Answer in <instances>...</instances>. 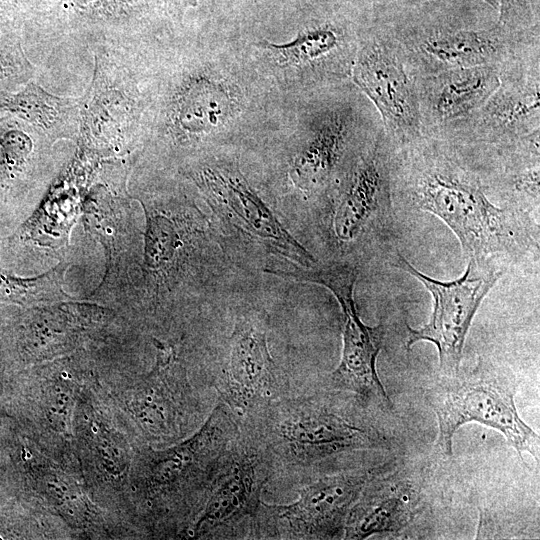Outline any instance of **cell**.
Returning <instances> with one entry per match:
<instances>
[{
  "label": "cell",
  "mask_w": 540,
  "mask_h": 540,
  "mask_svg": "<svg viewBox=\"0 0 540 540\" xmlns=\"http://www.w3.org/2000/svg\"><path fill=\"white\" fill-rule=\"evenodd\" d=\"M366 405L353 393L323 387L288 392L242 418L240 429L265 460L269 484L297 488L339 456L387 449L389 439L365 416Z\"/></svg>",
  "instance_id": "6da1fadb"
},
{
  "label": "cell",
  "mask_w": 540,
  "mask_h": 540,
  "mask_svg": "<svg viewBox=\"0 0 540 540\" xmlns=\"http://www.w3.org/2000/svg\"><path fill=\"white\" fill-rule=\"evenodd\" d=\"M392 187L445 222L469 261L490 264L525 246V218L489 200L480 176L460 160L448 139L424 135L396 148Z\"/></svg>",
  "instance_id": "7a4b0ae2"
},
{
  "label": "cell",
  "mask_w": 540,
  "mask_h": 540,
  "mask_svg": "<svg viewBox=\"0 0 540 540\" xmlns=\"http://www.w3.org/2000/svg\"><path fill=\"white\" fill-rule=\"evenodd\" d=\"M517 387L512 373L482 361L469 371L440 374L425 392L438 424V450L451 456L456 431L477 422L499 431L521 459L529 453L539 463L540 438L517 411Z\"/></svg>",
  "instance_id": "3957f363"
},
{
  "label": "cell",
  "mask_w": 540,
  "mask_h": 540,
  "mask_svg": "<svg viewBox=\"0 0 540 540\" xmlns=\"http://www.w3.org/2000/svg\"><path fill=\"white\" fill-rule=\"evenodd\" d=\"M240 435V419L221 400L199 430L174 449L151 455L146 492L157 513L183 519L186 529L203 506L209 489Z\"/></svg>",
  "instance_id": "277c9868"
},
{
  "label": "cell",
  "mask_w": 540,
  "mask_h": 540,
  "mask_svg": "<svg viewBox=\"0 0 540 540\" xmlns=\"http://www.w3.org/2000/svg\"><path fill=\"white\" fill-rule=\"evenodd\" d=\"M265 272L322 285L333 293L340 305L343 316L341 358L321 387L353 393L367 404L392 408L376 367L384 343L385 326H368L357 312L354 300L357 268L338 263L323 267H296L293 270L265 269Z\"/></svg>",
  "instance_id": "5b68a950"
},
{
  "label": "cell",
  "mask_w": 540,
  "mask_h": 540,
  "mask_svg": "<svg viewBox=\"0 0 540 540\" xmlns=\"http://www.w3.org/2000/svg\"><path fill=\"white\" fill-rule=\"evenodd\" d=\"M387 464L318 475L298 486V498L288 504L263 501L257 539H343L347 518L364 486Z\"/></svg>",
  "instance_id": "8992f818"
},
{
  "label": "cell",
  "mask_w": 540,
  "mask_h": 540,
  "mask_svg": "<svg viewBox=\"0 0 540 540\" xmlns=\"http://www.w3.org/2000/svg\"><path fill=\"white\" fill-rule=\"evenodd\" d=\"M269 482L265 460L240 429L187 535L196 539H257L262 495Z\"/></svg>",
  "instance_id": "52a82bcc"
},
{
  "label": "cell",
  "mask_w": 540,
  "mask_h": 540,
  "mask_svg": "<svg viewBox=\"0 0 540 540\" xmlns=\"http://www.w3.org/2000/svg\"><path fill=\"white\" fill-rule=\"evenodd\" d=\"M394 265L419 280L433 297L429 321L417 329L407 325V349L419 341L432 342L438 350L441 374L456 373L473 318L501 272L491 264L469 261L460 278L443 282L421 273L400 253Z\"/></svg>",
  "instance_id": "ba28073f"
},
{
  "label": "cell",
  "mask_w": 540,
  "mask_h": 540,
  "mask_svg": "<svg viewBox=\"0 0 540 540\" xmlns=\"http://www.w3.org/2000/svg\"><path fill=\"white\" fill-rule=\"evenodd\" d=\"M539 47L530 42L506 60L483 106L442 138L498 146L540 130Z\"/></svg>",
  "instance_id": "9c48e42d"
},
{
  "label": "cell",
  "mask_w": 540,
  "mask_h": 540,
  "mask_svg": "<svg viewBox=\"0 0 540 540\" xmlns=\"http://www.w3.org/2000/svg\"><path fill=\"white\" fill-rule=\"evenodd\" d=\"M350 74L395 148L423 136L415 79L387 32H371L362 39Z\"/></svg>",
  "instance_id": "30bf717a"
},
{
  "label": "cell",
  "mask_w": 540,
  "mask_h": 540,
  "mask_svg": "<svg viewBox=\"0 0 540 540\" xmlns=\"http://www.w3.org/2000/svg\"><path fill=\"white\" fill-rule=\"evenodd\" d=\"M268 316L248 311L237 316L228 338L227 355L214 382L219 400L241 420L289 392L271 356Z\"/></svg>",
  "instance_id": "8fae6325"
},
{
  "label": "cell",
  "mask_w": 540,
  "mask_h": 540,
  "mask_svg": "<svg viewBox=\"0 0 540 540\" xmlns=\"http://www.w3.org/2000/svg\"><path fill=\"white\" fill-rule=\"evenodd\" d=\"M415 79L447 70L502 65L524 45L496 22L491 27H435L387 32Z\"/></svg>",
  "instance_id": "7c38bea8"
},
{
  "label": "cell",
  "mask_w": 540,
  "mask_h": 540,
  "mask_svg": "<svg viewBox=\"0 0 540 540\" xmlns=\"http://www.w3.org/2000/svg\"><path fill=\"white\" fill-rule=\"evenodd\" d=\"M395 149L381 126L354 154L333 213V231L341 242L356 240L369 226L385 229L390 222Z\"/></svg>",
  "instance_id": "4fadbf2b"
},
{
  "label": "cell",
  "mask_w": 540,
  "mask_h": 540,
  "mask_svg": "<svg viewBox=\"0 0 540 540\" xmlns=\"http://www.w3.org/2000/svg\"><path fill=\"white\" fill-rule=\"evenodd\" d=\"M193 178L214 212L238 232L301 268L316 265L314 256L281 224L238 168L206 166Z\"/></svg>",
  "instance_id": "5bb4252c"
},
{
  "label": "cell",
  "mask_w": 540,
  "mask_h": 540,
  "mask_svg": "<svg viewBox=\"0 0 540 540\" xmlns=\"http://www.w3.org/2000/svg\"><path fill=\"white\" fill-rule=\"evenodd\" d=\"M382 126L373 112L364 115L351 101H333L318 107L307 121L302 142L293 158L290 177L301 191L312 194L334 178L357 137Z\"/></svg>",
  "instance_id": "9a60e30c"
},
{
  "label": "cell",
  "mask_w": 540,
  "mask_h": 540,
  "mask_svg": "<svg viewBox=\"0 0 540 540\" xmlns=\"http://www.w3.org/2000/svg\"><path fill=\"white\" fill-rule=\"evenodd\" d=\"M500 67L458 68L415 78L423 136L444 137L470 119L498 87Z\"/></svg>",
  "instance_id": "2e32d148"
},
{
  "label": "cell",
  "mask_w": 540,
  "mask_h": 540,
  "mask_svg": "<svg viewBox=\"0 0 540 540\" xmlns=\"http://www.w3.org/2000/svg\"><path fill=\"white\" fill-rule=\"evenodd\" d=\"M422 499L421 482L388 463L364 486L347 518L343 539L401 532L415 519Z\"/></svg>",
  "instance_id": "e0dca14e"
},
{
  "label": "cell",
  "mask_w": 540,
  "mask_h": 540,
  "mask_svg": "<svg viewBox=\"0 0 540 540\" xmlns=\"http://www.w3.org/2000/svg\"><path fill=\"white\" fill-rule=\"evenodd\" d=\"M238 97L224 79L206 72L186 76L168 104V126L182 140L221 129L235 116Z\"/></svg>",
  "instance_id": "ac0fdd59"
},
{
  "label": "cell",
  "mask_w": 540,
  "mask_h": 540,
  "mask_svg": "<svg viewBox=\"0 0 540 540\" xmlns=\"http://www.w3.org/2000/svg\"><path fill=\"white\" fill-rule=\"evenodd\" d=\"M138 103L123 73L108 60L96 58L86 95L79 99V126L88 142L108 143L125 137L136 126Z\"/></svg>",
  "instance_id": "d6986e66"
},
{
  "label": "cell",
  "mask_w": 540,
  "mask_h": 540,
  "mask_svg": "<svg viewBox=\"0 0 540 540\" xmlns=\"http://www.w3.org/2000/svg\"><path fill=\"white\" fill-rule=\"evenodd\" d=\"M359 44L339 26L324 22L302 29L290 41L263 40L258 45L268 51L278 65L317 67L338 77L351 72Z\"/></svg>",
  "instance_id": "ffe728a7"
},
{
  "label": "cell",
  "mask_w": 540,
  "mask_h": 540,
  "mask_svg": "<svg viewBox=\"0 0 540 540\" xmlns=\"http://www.w3.org/2000/svg\"><path fill=\"white\" fill-rule=\"evenodd\" d=\"M0 109L50 137H69L79 126V100L54 95L33 81L4 94Z\"/></svg>",
  "instance_id": "44dd1931"
},
{
  "label": "cell",
  "mask_w": 540,
  "mask_h": 540,
  "mask_svg": "<svg viewBox=\"0 0 540 540\" xmlns=\"http://www.w3.org/2000/svg\"><path fill=\"white\" fill-rule=\"evenodd\" d=\"M25 126L13 117L0 120V192L9 190L30 163L34 143Z\"/></svg>",
  "instance_id": "7402d4cb"
},
{
  "label": "cell",
  "mask_w": 540,
  "mask_h": 540,
  "mask_svg": "<svg viewBox=\"0 0 540 540\" xmlns=\"http://www.w3.org/2000/svg\"><path fill=\"white\" fill-rule=\"evenodd\" d=\"M64 270L59 265L33 278H20L0 270V300L31 304L66 298L62 288Z\"/></svg>",
  "instance_id": "603a6c76"
},
{
  "label": "cell",
  "mask_w": 540,
  "mask_h": 540,
  "mask_svg": "<svg viewBox=\"0 0 540 540\" xmlns=\"http://www.w3.org/2000/svg\"><path fill=\"white\" fill-rule=\"evenodd\" d=\"M179 229L169 217L155 211L147 212L145 235V265L151 272L168 266L181 247Z\"/></svg>",
  "instance_id": "cb8c5ba5"
},
{
  "label": "cell",
  "mask_w": 540,
  "mask_h": 540,
  "mask_svg": "<svg viewBox=\"0 0 540 540\" xmlns=\"http://www.w3.org/2000/svg\"><path fill=\"white\" fill-rule=\"evenodd\" d=\"M161 0H63L74 13L92 20L119 21L147 12Z\"/></svg>",
  "instance_id": "d4e9b609"
},
{
  "label": "cell",
  "mask_w": 540,
  "mask_h": 540,
  "mask_svg": "<svg viewBox=\"0 0 540 540\" xmlns=\"http://www.w3.org/2000/svg\"><path fill=\"white\" fill-rule=\"evenodd\" d=\"M498 25L522 40L539 38V9L536 0H498Z\"/></svg>",
  "instance_id": "484cf974"
},
{
  "label": "cell",
  "mask_w": 540,
  "mask_h": 540,
  "mask_svg": "<svg viewBox=\"0 0 540 540\" xmlns=\"http://www.w3.org/2000/svg\"><path fill=\"white\" fill-rule=\"evenodd\" d=\"M33 71L21 44L0 37V86L25 82Z\"/></svg>",
  "instance_id": "4316f807"
},
{
  "label": "cell",
  "mask_w": 540,
  "mask_h": 540,
  "mask_svg": "<svg viewBox=\"0 0 540 540\" xmlns=\"http://www.w3.org/2000/svg\"><path fill=\"white\" fill-rule=\"evenodd\" d=\"M19 0H0V16L10 11Z\"/></svg>",
  "instance_id": "83f0119b"
},
{
  "label": "cell",
  "mask_w": 540,
  "mask_h": 540,
  "mask_svg": "<svg viewBox=\"0 0 540 540\" xmlns=\"http://www.w3.org/2000/svg\"><path fill=\"white\" fill-rule=\"evenodd\" d=\"M178 2L183 7H194L200 0H172Z\"/></svg>",
  "instance_id": "f1b7e54d"
},
{
  "label": "cell",
  "mask_w": 540,
  "mask_h": 540,
  "mask_svg": "<svg viewBox=\"0 0 540 540\" xmlns=\"http://www.w3.org/2000/svg\"><path fill=\"white\" fill-rule=\"evenodd\" d=\"M487 5L491 6L493 9L498 8V0H482Z\"/></svg>",
  "instance_id": "f546056e"
}]
</instances>
